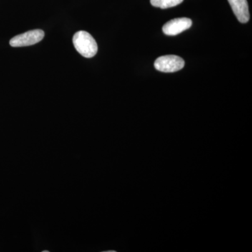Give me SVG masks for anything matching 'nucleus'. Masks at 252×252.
Listing matches in <instances>:
<instances>
[{"label": "nucleus", "mask_w": 252, "mask_h": 252, "mask_svg": "<svg viewBox=\"0 0 252 252\" xmlns=\"http://www.w3.org/2000/svg\"><path fill=\"white\" fill-rule=\"evenodd\" d=\"M73 44L79 54L90 59L97 52V44L94 38L86 31H79L73 36Z\"/></svg>", "instance_id": "f257e3e1"}, {"label": "nucleus", "mask_w": 252, "mask_h": 252, "mask_svg": "<svg viewBox=\"0 0 252 252\" xmlns=\"http://www.w3.org/2000/svg\"><path fill=\"white\" fill-rule=\"evenodd\" d=\"M185 61L179 56H164L158 58L154 63V67L162 72H175L185 67Z\"/></svg>", "instance_id": "f03ea898"}, {"label": "nucleus", "mask_w": 252, "mask_h": 252, "mask_svg": "<svg viewBox=\"0 0 252 252\" xmlns=\"http://www.w3.org/2000/svg\"><path fill=\"white\" fill-rule=\"evenodd\" d=\"M44 37V31L41 30H34L14 36L10 40L9 44L13 47L32 46L40 42Z\"/></svg>", "instance_id": "7ed1b4c3"}, {"label": "nucleus", "mask_w": 252, "mask_h": 252, "mask_svg": "<svg viewBox=\"0 0 252 252\" xmlns=\"http://www.w3.org/2000/svg\"><path fill=\"white\" fill-rule=\"evenodd\" d=\"M192 26V21L188 18H175L165 23L162 28L164 34L175 36L189 29Z\"/></svg>", "instance_id": "20e7f679"}, {"label": "nucleus", "mask_w": 252, "mask_h": 252, "mask_svg": "<svg viewBox=\"0 0 252 252\" xmlns=\"http://www.w3.org/2000/svg\"><path fill=\"white\" fill-rule=\"evenodd\" d=\"M232 10L240 23H246L250 20L248 3L247 0H228Z\"/></svg>", "instance_id": "39448f33"}, {"label": "nucleus", "mask_w": 252, "mask_h": 252, "mask_svg": "<svg viewBox=\"0 0 252 252\" xmlns=\"http://www.w3.org/2000/svg\"><path fill=\"white\" fill-rule=\"evenodd\" d=\"M184 0H151V4L155 7L167 9L174 7L183 2Z\"/></svg>", "instance_id": "423d86ee"}]
</instances>
